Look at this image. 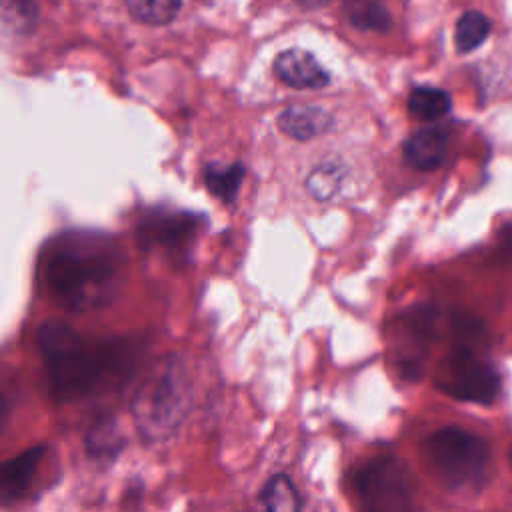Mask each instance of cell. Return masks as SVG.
Masks as SVG:
<instances>
[{"label": "cell", "instance_id": "16", "mask_svg": "<svg viewBox=\"0 0 512 512\" xmlns=\"http://www.w3.org/2000/svg\"><path fill=\"white\" fill-rule=\"evenodd\" d=\"M452 108V98L436 86H416L408 94V112L424 122H434L446 116Z\"/></svg>", "mask_w": 512, "mask_h": 512}, {"label": "cell", "instance_id": "12", "mask_svg": "<svg viewBox=\"0 0 512 512\" xmlns=\"http://www.w3.org/2000/svg\"><path fill=\"white\" fill-rule=\"evenodd\" d=\"M244 176H246V166L240 160L236 162L212 160L202 170L204 186L214 198H218L224 204H234V200L238 198L240 186L244 182Z\"/></svg>", "mask_w": 512, "mask_h": 512}, {"label": "cell", "instance_id": "10", "mask_svg": "<svg viewBox=\"0 0 512 512\" xmlns=\"http://www.w3.org/2000/svg\"><path fill=\"white\" fill-rule=\"evenodd\" d=\"M276 126L284 136L296 142H308L330 132L334 128V116L322 106L290 104L278 114Z\"/></svg>", "mask_w": 512, "mask_h": 512}, {"label": "cell", "instance_id": "19", "mask_svg": "<svg viewBox=\"0 0 512 512\" xmlns=\"http://www.w3.org/2000/svg\"><path fill=\"white\" fill-rule=\"evenodd\" d=\"M184 0H124L128 14L148 26H166L176 20Z\"/></svg>", "mask_w": 512, "mask_h": 512}, {"label": "cell", "instance_id": "20", "mask_svg": "<svg viewBox=\"0 0 512 512\" xmlns=\"http://www.w3.org/2000/svg\"><path fill=\"white\" fill-rule=\"evenodd\" d=\"M2 20L14 34H28L38 20V6L34 0H2Z\"/></svg>", "mask_w": 512, "mask_h": 512}, {"label": "cell", "instance_id": "17", "mask_svg": "<svg viewBox=\"0 0 512 512\" xmlns=\"http://www.w3.org/2000/svg\"><path fill=\"white\" fill-rule=\"evenodd\" d=\"M346 176L348 170L340 162H322L306 176L304 188L314 200L328 202L340 192Z\"/></svg>", "mask_w": 512, "mask_h": 512}, {"label": "cell", "instance_id": "15", "mask_svg": "<svg viewBox=\"0 0 512 512\" xmlns=\"http://www.w3.org/2000/svg\"><path fill=\"white\" fill-rule=\"evenodd\" d=\"M256 502L260 508L272 512H296L302 508V496L292 478L286 474L270 476L258 490Z\"/></svg>", "mask_w": 512, "mask_h": 512}, {"label": "cell", "instance_id": "6", "mask_svg": "<svg viewBox=\"0 0 512 512\" xmlns=\"http://www.w3.org/2000/svg\"><path fill=\"white\" fill-rule=\"evenodd\" d=\"M352 488L370 510H402L410 506L414 484L402 460L376 456L354 472Z\"/></svg>", "mask_w": 512, "mask_h": 512}, {"label": "cell", "instance_id": "18", "mask_svg": "<svg viewBox=\"0 0 512 512\" xmlns=\"http://www.w3.org/2000/svg\"><path fill=\"white\" fill-rule=\"evenodd\" d=\"M492 30V22L478 10L464 12L454 28V46L460 54H468L482 46Z\"/></svg>", "mask_w": 512, "mask_h": 512}, {"label": "cell", "instance_id": "8", "mask_svg": "<svg viewBox=\"0 0 512 512\" xmlns=\"http://www.w3.org/2000/svg\"><path fill=\"white\" fill-rule=\"evenodd\" d=\"M272 70L280 82L296 90H320L332 82L330 72L304 48L282 50L274 58Z\"/></svg>", "mask_w": 512, "mask_h": 512}, {"label": "cell", "instance_id": "1", "mask_svg": "<svg viewBox=\"0 0 512 512\" xmlns=\"http://www.w3.org/2000/svg\"><path fill=\"white\" fill-rule=\"evenodd\" d=\"M124 256L114 238L70 230L52 238L38 262V280L64 310L86 312L110 304L122 284Z\"/></svg>", "mask_w": 512, "mask_h": 512}, {"label": "cell", "instance_id": "22", "mask_svg": "<svg viewBox=\"0 0 512 512\" xmlns=\"http://www.w3.org/2000/svg\"><path fill=\"white\" fill-rule=\"evenodd\" d=\"M304 10H318L324 8L330 0H296Z\"/></svg>", "mask_w": 512, "mask_h": 512}, {"label": "cell", "instance_id": "14", "mask_svg": "<svg viewBox=\"0 0 512 512\" xmlns=\"http://www.w3.org/2000/svg\"><path fill=\"white\" fill-rule=\"evenodd\" d=\"M342 12L348 24L362 32L384 34L392 28V14L382 0H342Z\"/></svg>", "mask_w": 512, "mask_h": 512}, {"label": "cell", "instance_id": "3", "mask_svg": "<svg viewBox=\"0 0 512 512\" xmlns=\"http://www.w3.org/2000/svg\"><path fill=\"white\" fill-rule=\"evenodd\" d=\"M190 404L192 388L186 366L176 354H168L134 394V424L146 442H160L180 428Z\"/></svg>", "mask_w": 512, "mask_h": 512}, {"label": "cell", "instance_id": "13", "mask_svg": "<svg viewBox=\"0 0 512 512\" xmlns=\"http://www.w3.org/2000/svg\"><path fill=\"white\" fill-rule=\"evenodd\" d=\"M124 444H126V438L120 432L116 420L110 416L96 420L84 438L86 454L92 460L104 462V464L114 462L116 456L122 452Z\"/></svg>", "mask_w": 512, "mask_h": 512}, {"label": "cell", "instance_id": "23", "mask_svg": "<svg viewBox=\"0 0 512 512\" xmlns=\"http://www.w3.org/2000/svg\"><path fill=\"white\" fill-rule=\"evenodd\" d=\"M510 460H512V450H510Z\"/></svg>", "mask_w": 512, "mask_h": 512}, {"label": "cell", "instance_id": "11", "mask_svg": "<svg viewBox=\"0 0 512 512\" xmlns=\"http://www.w3.org/2000/svg\"><path fill=\"white\" fill-rule=\"evenodd\" d=\"M448 152V132L440 126H424L410 134L402 146L404 162L420 172L442 166Z\"/></svg>", "mask_w": 512, "mask_h": 512}, {"label": "cell", "instance_id": "7", "mask_svg": "<svg viewBox=\"0 0 512 512\" xmlns=\"http://www.w3.org/2000/svg\"><path fill=\"white\" fill-rule=\"evenodd\" d=\"M204 218L186 210L152 208L142 214L136 226L138 246L146 252L164 250L166 254H186Z\"/></svg>", "mask_w": 512, "mask_h": 512}, {"label": "cell", "instance_id": "2", "mask_svg": "<svg viewBox=\"0 0 512 512\" xmlns=\"http://www.w3.org/2000/svg\"><path fill=\"white\" fill-rule=\"evenodd\" d=\"M38 350L50 394L74 402L96 394L128 372L132 352L116 342H88L64 322L50 320L38 328Z\"/></svg>", "mask_w": 512, "mask_h": 512}, {"label": "cell", "instance_id": "5", "mask_svg": "<svg viewBox=\"0 0 512 512\" xmlns=\"http://www.w3.org/2000/svg\"><path fill=\"white\" fill-rule=\"evenodd\" d=\"M436 388L460 402L490 404L498 396L500 380L492 364L482 360L472 348L458 346L440 364Z\"/></svg>", "mask_w": 512, "mask_h": 512}, {"label": "cell", "instance_id": "9", "mask_svg": "<svg viewBox=\"0 0 512 512\" xmlns=\"http://www.w3.org/2000/svg\"><path fill=\"white\" fill-rule=\"evenodd\" d=\"M46 456V446H32L18 456L6 460L0 468V500L4 506L22 500L42 466V460Z\"/></svg>", "mask_w": 512, "mask_h": 512}, {"label": "cell", "instance_id": "4", "mask_svg": "<svg viewBox=\"0 0 512 512\" xmlns=\"http://www.w3.org/2000/svg\"><path fill=\"white\" fill-rule=\"evenodd\" d=\"M422 456L430 472L448 490L476 488L486 480L490 464L488 444L458 426L434 430L422 442Z\"/></svg>", "mask_w": 512, "mask_h": 512}, {"label": "cell", "instance_id": "21", "mask_svg": "<svg viewBox=\"0 0 512 512\" xmlns=\"http://www.w3.org/2000/svg\"><path fill=\"white\" fill-rule=\"evenodd\" d=\"M500 238H502V242H504V246L508 248V252L512 254V222H506L504 226H502V232H500Z\"/></svg>", "mask_w": 512, "mask_h": 512}]
</instances>
